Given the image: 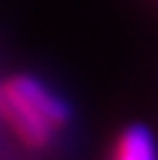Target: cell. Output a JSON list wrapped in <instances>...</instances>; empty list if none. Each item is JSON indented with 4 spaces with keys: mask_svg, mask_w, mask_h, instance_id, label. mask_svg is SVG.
I'll return each instance as SVG.
<instances>
[{
    "mask_svg": "<svg viewBox=\"0 0 158 160\" xmlns=\"http://www.w3.org/2000/svg\"><path fill=\"white\" fill-rule=\"evenodd\" d=\"M0 118L14 132V137L33 151H45L57 141L59 127L29 99L24 97L12 80L0 85Z\"/></svg>",
    "mask_w": 158,
    "mask_h": 160,
    "instance_id": "cell-1",
    "label": "cell"
},
{
    "mask_svg": "<svg viewBox=\"0 0 158 160\" xmlns=\"http://www.w3.org/2000/svg\"><path fill=\"white\" fill-rule=\"evenodd\" d=\"M10 80H12V85H14L24 97H29L59 130H64V127L71 125V120H73V108H71V104L64 99V97H59L50 85H45L43 80L33 78V75H14V78H10Z\"/></svg>",
    "mask_w": 158,
    "mask_h": 160,
    "instance_id": "cell-2",
    "label": "cell"
},
{
    "mask_svg": "<svg viewBox=\"0 0 158 160\" xmlns=\"http://www.w3.org/2000/svg\"><path fill=\"white\" fill-rule=\"evenodd\" d=\"M109 160H158V141L142 122L128 125L116 137Z\"/></svg>",
    "mask_w": 158,
    "mask_h": 160,
    "instance_id": "cell-3",
    "label": "cell"
}]
</instances>
